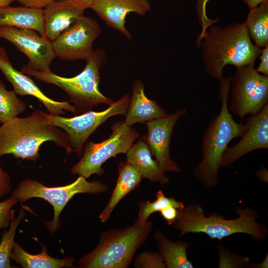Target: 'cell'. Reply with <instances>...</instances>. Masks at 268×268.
<instances>
[{
  "mask_svg": "<svg viewBox=\"0 0 268 268\" xmlns=\"http://www.w3.org/2000/svg\"><path fill=\"white\" fill-rule=\"evenodd\" d=\"M196 44L202 50L203 62L209 75L220 81L227 65L237 68L254 65L261 48L254 45L244 23L236 22L223 28L211 26Z\"/></svg>",
  "mask_w": 268,
  "mask_h": 268,
  "instance_id": "6da1fadb",
  "label": "cell"
},
{
  "mask_svg": "<svg viewBox=\"0 0 268 268\" xmlns=\"http://www.w3.org/2000/svg\"><path fill=\"white\" fill-rule=\"evenodd\" d=\"M52 141L65 149L67 154L73 152L67 134L62 129L48 123L45 112L33 111L27 117H16L0 127V157L12 154L21 160L34 162L39 158V148Z\"/></svg>",
  "mask_w": 268,
  "mask_h": 268,
  "instance_id": "7a4b0ae2",
  "label": "cell"
},
{
  "mask_svg": "<svg viewBox=\"0 0 268 268\" xmlns=\"http://www.w3.org/2000/svg\"><path fill=\"white\" fill-rule=\"evenodd\" d=\"M231 78L223 77L219 81L221 109L203 133L202 158L193 173L195 178L208 188L215 187L219 183L218 171L228 143L233 139L241 137L248 128L247 123L243 124L235 121L229 112L228 101Z\"/></svg>",
  "mask_w": 268,
  "mask_h": 268,
  "instance_id": "3957f363",
  "label": "cell"
},
{
  "mask_svg": "<svg viewBox=\"0 0 268 268\" xmlns=\"http://www.w3.org/2000/svg\"><path fill=\"white\" fill-rule=\"evenodd\" d=\"M238 217L226 219L215 213L206 216L203 207L198 203H193L179 209L177 220L172 225L180 231L179 236L189 233H203L212 239L221 240L236 233L250 235L254 240H265L268 229L264 224L257 222L259 215L256 210L249 207H236Z\"/></svg>",
  "mask_w": 268,
  "mask_h": 268,
  "instance_id": "277c9868",
  "label": "cell"
},
{
  "mask_svg": "<svg viewBox=\"0 0 268 268\" xmlns=\"http://www.w3.org/2000/svg\"><path fill=\"white\" fill-rule=\"evenodd\" d=\"M83 70L72 77L59 76L50 70L40 71L33 69L27 65L23 66L21 71L33 76L36 79L55 85L64 90L73 103L75 113H84L100 104L111 105L114 102L104 95L99 89L100 69L106 63V55L101 49L93 50L86 60Z\"/></svg>",
  "mask_w": 268,
  "mask_h": 268,
  "instance_id": "5b68a950",
  "label": "cell"
},
{
  "mask_svg": "<svg viewBox=\"0 0 268 268\" xmlns=\"http://www.w3.org/2000/svg\"><path fill=\"white\" fill-rule=\"evenodd\" d=\"M152 229V221L142 222L137 218L131 226L102 232L95 248L78 260L79 268H128Z\"/></svg>",
  "mask_w": 268,
  "mask_h": 268,
  "instance_id": "8992f818",
  "label": "cell"
},
{
  "mask_svg": "<svg viewBox=\"0 0 268 268\" xmlns=\"http://www.w3.org/2000/svg\"><path fill=\"white\" fill-rule=\"evenodd\" d=\"M108 186L100 181L89 182L81 176L72 183L63 186L48 187L39 181L25 179L13 192L18 202H24L30 199H42L50 203L54 209V217L45 223L46 227L53 234L60 228L59 216L67 202L78 194H97L104 193Z\"/></svg>",
  "mask_w": 268,
  "mask_h": 268,
  "instance_id": "52a82bcc",
  "label": "cell"
},
{
  "mask_svg": "<svg viewBox=\"0 0 268 268\" xmlns=\"http://www.w3.org/2000/svg\"><path fill=\"white\" fill-rule=\"evenodd\" d=\"M111 130L112 134L107 139L99 143L88 141L85 143L81 158L71 169L72 175H78L85 179L93 174L103 175L104 170L102 165L118 154H126L139 137V134L124 121L115 122Z\"/></svg>",
  "mask_w": 268,
  "mask_h": 268,
  "instance_id": "ba28073f",
  "label": "cell"
},
{
  "mask_svg": "<svg viewBox=\"0 0 268 268\" xmlns=\"http://www.w3.org/2000/svg\"><path fill=\"white\" fill-rule=\"evenodd\" d=\"M232 99L229 110L242 120L260 111L268 101V75L248 65L237 68L231 77Z\"/></svg>",
  "mask_w": 268,
  "mask_h": 268,
  "instance_id": "9c48e42d",
  "label": "cell"
},
{
  "mask_svg": "<svg viewBox=\"0 0 268 268\" xmlns=\"http://www.w3.org/2000/svg\"><path fill=\"white\" fill-rule=\"evenodd\" d=\"M129 97V94L126 93L102 111L90 110L71 118L45 113V115L49 124L62 129L67 134L73 152L79 155L83 152L87 139L100 126L111 117L126 114Z\"/></svg>",
  "mask_w": 268,
  "mask_h": 268,
  "instance_id": "30bf717a",
  "label": "cell"
},
{
  "mask_svg": "<svg viewBox=\"0 0 268 268\" xmlns=\"http://www.w3.org/2000/svg\"><path fill=\"white\" fill-rule=\"evenodd\" d=\"M101 32L95 19L80 16L52 42L56 56L70 61L86 60L91 55L93 43Z\"/></svg>",
  "mask_w": 268,
  "mask_h": 268,
  "instance_id": "8fae6325",
  "label": "cell"
},
{
  "mask_svg": "<svg viewBox=\"0 0 268 268\" xmlns=\"http://www.w3.org/2000/svg\"><path fill=\"white\" fill-rule=\"evenodd\" d=\"M0 38L7 40L26 56L29 61L26 65L36 70H50L51 64L57 57L52 42L34 30L0 27Z\"/></svg>",
  "mask_w": 268,
  "mask_h": 268,
  "instance_id": "7c38bea8",
  "label": "cell"
},
{
  "mask_svg": "<svg viewBox=\"0 0 268 268\" xmlns=\"http://www.w3.org/2000/svg\"><path fill=\"white\" fill-rule=\"evenodd\" d=\"M186 112V109H178L173 114H166L145 123L147 128L146 142L152 155L165 173L181 171L171 157L170 145L173 128L178 120Z\"/></svg>",
  "mask_w": 268,
  "mask_h": 268,
  "instance_id": "4fadbf2b",
  "label": "cell"
},
{
  "mask_svg": "<svg viewBox=\"0 0 268 268\" xmlns=\"http://www.w3.org/2000/svg\"><path fill=\"white\" fill-rule=\"evenodd\" d=\"M246 132L237 143L227 147L221 160V167H227L246 154L268 148V103L247 121Z\"/></svg>",
  "mask_w": 268,
  "mask_h": 268,
  "instance_id": "5bb4252c",
  "label": "cell"
},
{
  "mask_svg": "<svg viewBox=\"0 0 268 268\" xmlns=\"http://www.w3.org/2000/svg\"><path fill=\"white\" fill-rule=\"evenodd\" d=\"M0 70L12 84L17 94L35 97L44 105L50 114L62 116L65 114V110L75 113V108L69 102L57 101L48 97L28 76L16 69L12 66L6 50L0 46Z\"/></svg>",
  "mask_w": 268,
  "mask_h": 268,
  "instance_id": "9a60e30c",
  "label": "cell"
},
{
  "mask_svg": "<svg viewBox=\"0 0 268 268\" xmlns=\"http://www.w3.org/2000/svg\"><path fill=\"white\" fill-rule=\"evenodd\" d=\"M91 9L105 24L120 31L127 38H132L126 27V18L130 12L143 16L151 9L148 0H95Z\"/></svg>",
  "mask_w": 268,
  "mask_h": 268,
  "instance_id": "2e32d148",
  "label": "cell"
},
{
  "mask_svg": "<svg viewBox=\"0 0 268 268\" xmlns=\"http://www.w3.org/2000/svg\"><path fill=\"white\" fill-rule=\"evenodd\" d=\"M84 10L68 0H58L43 9L45 35L50 41L70 27Z\"/></svg>",
  "mask_w": 268,
  "mask_h": 268,
  "instance_id": "e0dca14e",
  "label": "cell"
},
{
  "mask_svg": "<svg viewBox=\"0 0 268 268\" xmlns=\"http://www.w3.org/2000/svg\"><path fill=\"white\" fill-rule=\"evenodd\" d=\"M144 90L143 82L137 79L133 83L132 94L129 97L124 121L129 126L138 123H146L166 115L164 110L155 101L151 100L146 96Z\"/></svg>",
  "mask_w": 268,
  "mask_h": 268,
  "instance_id": "ac0fdd59",
  "label": "cell"
},
{
  "mask_svg": "<svg viewBox=\"0 0 268 268\" xmlns=\"http://www.w3.org/2000/svg\"><path fill=\"white\" fill-rule=\"evenodd\" d=\"M126 155L127 162L135 169L143 178L161 185L169 182L165 173L161 169L156 160L152 158L145 136H143L133 144Z\"/></svg>",
  "mask_w": 268,
  "mask_h": 268,
  "instance_id": "d6986e66",
  "label": "cell"
},
{
  "mask_svg": "<svg viewBox=\"0 0 268 268\" xmlns=\"http://www.w3.org/2000/svg\"><path fill=\"white\" fill-rule=\"evenodd\" d=\"M3 26L32 29L45 36L43 9L10 5L0 8V27Z\"/></svg>",
  "mask_w": 268,
  "mask_h": 268,
  "instance_id": "ffe728a7",
  "label": "cell"
},
{
  "mask_svg": "<svg viewBox=\"0 0 268 268\" xmlns=\"http://www.w3.org/2000/svg\"><path fill=\"white\" fill-rule=\"evenodd\" d=\"M143 177L128 163L119 162L118 177L109 201L99 216L101 221H107L120 201L128 193L138 187Z\"/></svg>",
  "mask_w": 268,
  "mask_h": 268,
  "instance_id": "44dd1931",
  "label": "cell"
},
{
  "mask_svg": "<svg viewBox=\"0 0 268 268\" xmlns=\"http://www.w3.org/2000/svg\"><path fill=\"white\" fill-rule=\"evenodd\" d=\"M42 251L33 255L26 252L16 242L11 250L10 258L24 268H73L74 259L72 257L63 259L54 258L47 253L46 247L41 244Z\"/></svg>",
  "mask_w": 268,
  "mask_h": 268,
  "instance_id": "7402d4cb",
  "label": "cell"
},
{
  "mask_svg": "<svg viewBox=\"0 0 268 268\" xmlns=\"http://www.w3.org/2000/svg\"><path fill=\"white\" fill-rule=\"evenodd\" d=\"M158 253L167 268H193L191 261L188 260L187 249L190 243L183 241L172 242L159 230L154 234Z\"/></svg>",
  "mask_w": 268,
  "mask_h": 268,
  "instance_id": "603a6c76",
  "label": "cell"
},
{
  "mask_svg": "<svg viewBox=\"0 0 268 268\" xmlns=\"http://www.w3.org/2000/svg\"><path fill=\"white\" fill-rule=\"evenodd\" d=\"M255 45L261 48L268 46V1L251 8L244 22Z\"/></svg>",
  "mask_w": 268,
  "mask_h": 268,
  "instance_id": "cb8c5ba5",
  "label": "cell"
},
{
  "mask_svg": "<svg viewBox=\"0 0 268 268\" xmlns=\"http://www.w3.org/2000/svg\"><path fill=\"white\" fill-rule=\"evenodd\" d=\"M26 108V103L17 97L16 93L7 90L0 80V124L17 117Z\"/></svg>",
  "mask_w": 268,
  "mask_h": 268,
  "instance_id": "d4e9b609",
  "label": "cell"
},
{
  "mask_svg": "<svg viewBox=\"0 0 268 268\" xmlns=\"http://www.w3.org/2000/svg\"><path fill=\"white\" fill-rule=\"evenodd\" d=\"M25 215V212L23 208L19 210L16 217L14 212L8 229L3 232L0 241V268H13L10 261V252L15 242L16 229Z\"/></svg>",
  "mask_w": 268,
  "mask_h": 268,
  "instance_id": "484cf974",
  "label": "cell"
},
{
  "mask_svg": "<svg viewBox=\"0 0 268 268\" xmlns=\"http://www.w3.org/2000/svg\"><path fill=\"white\" fill-rule=\"evenodd\" d=\"M167 206H172L180 209H182L185 207L183 202L179 201L173 198L166 197L163 191L160 190L156 194L155 201L152 202L145 201L139 202L137 218L142 222H145L153 213L159 212L163 208Z\"/></svg>",
  "mask_w": 268,
  "mask_h": 268,
  "instance_id": "4316f807",
  "label": "cell"
},
{
  "mask_svg": "<svg viewBox=\"0 0 268 268\" xmlns=\"http://www.w3.org/2000/svg\"><path fill=\"white\" fill-rule=\"evenodd\" d=\"M219 268H242L248 267L250 259L247 256H242L232 252L228 248L218 246Z\"/></svg>",
  "mask_w": 268,
  "mask_h": 268,
  "instance_id": "83f0119b",
  "label": "cell"
},
{
  "mask_svg": "<svg viewBox=\"0 0 268 268\" xmlns=\"http://www.w3.org/2000/svg\"><path fill=\"white\" fill-rule=\"evenodd\" d=\"M134 267L138 268H165L158 252L145 251L139 254L134 261Z\"/></svg>",
  "mask_w": 268,
  "mask_h": 268,
  "instance_id": "f1b7e54d",
  "label": "cell"
},
{
  "mask_svg": "<svg viewBox=\"0 0 268 268\" xmlns=\"http://www.w3.org/2000/svg\"><path fill=\"white\" fill-rule=\"evenodd\" d=\"M17 202L18 201L13 194L0 202V231L9 226L14 212L12 208Z\"/></svg>",
  "mask_w": 268,
  "mask_h": 268,
  "instance_id": "f546056e",
  "label": "cell"
},
{
  "mask_svg": "<svg viewBox=\"0 0 268 268\" xmlns=\"http://www.w3.org/2000/svg\"><path fill=\"white\" fill-rule=\"evenodd\" d=\"M208 0H197L196 9L200 25L204 26L211 22L206 14V4Z\"/></svg>",
  "mask_w": 268,
  "mask_h": 268,
  "instance_id": "4dcf8cb0",
  "label": "cell"
},
{
  "mask_svg": "<svg viewBox=\"0 0 268 268\" xmlns=\"http://www.w3.org/2000/svg\"><path fill=\"white\" fill-rule=\"evenodd\" d=\"M12 190L9 175L0 167V199L9 193Z\"/></svg>",
  "mask_w": 268,
  "mask_h": 268,
  "instance_id": "1f68e13d",
  "label": "cell"
},
{
  "mask_svg": "<svg viewBox=\"0 0 268 268\" xmlns=\"http://www.w3.org/2000/svg\"><path fill=\"white\" fill-rule=\"evenodd\" d=\"M179 209L172 206H167L159 212L168 225H173L178 217Z\"/></svg>",
  "mask_w": 268,
  "mask_h": 268,
  "instance_id": "d6a6232c",
  "label": "cell"
},
{
  "mask_svg": "<svg viewBox=\"0 0 268 268\" xmlns=\"http://www.w3.org/2000/svg\"><path fill=\"white\" fill-rule=\"evenodd\" d=\"M23 6L36 9H44L50 3L58 0H14Z\"/></svg>",
  "mask_w": 268,
  "mask_h": 268,
  "instance_id": "836d02e7",
  "label": "cell"
},
{
  "mask_svg": "<svg viewBox=\"0 0 268 268\" xmlns=\"http://www.w3.org/2000/svg\"><path fill=\"white\" fill-rule=\"evenodd\" d=\"M264 48L261 51V63L256 70L258 72L263 73V75H268V46Z\"/></svg>",
  "mask_w": 268,
  "mask_h": 268,
  "instance_id": "e575fe53",
  "label": "cell"
},
{
  "mask_svg": "<svg viewBox=\"0 0 268 268\" xmlns=\"http://www.w3.org/2000/svg\"><path fill=\"white\" fill-rule=\"evenodd\" d=\"M79 8L84 10L91 8L95 0H68Z\"/></svg>",
  "mask_w": 268,
  "mask_h": 268,
  "instance_id": "d590c367",
  "label": "cell"
},
{
  "mask_svg": "<svg viewBox=\"0 0 268 268\" xmlns=\"http://www.w3.org/2000/svg\"><path fill=\"white\" fill-rule=\"evenodd\" d=\"M255 176L258 177L261 181L268 182V171L264 166L262 167L260 169L257 171Z\"/></svg>",
  "mask_w": 268,
  "mask_h": 268,
  "instance_id": "8d00e7d4",
  "label": "cell"
},
{
  "mask_svg": "<svg viewBox=\"0 0 268 268\" xmlns=\"http://www.w3.org/2000/svg\"><path fill=\"white\" fill-rule=\"evenodd\" d=\"M247 268H268V255L267 254L264 260L260 263H249Z\"/></svg>",
  "mask_w": 268,
  "mask_h": 268,
  "instance_id": "74e56055",
  "label": "cell"
},
{
  "mask_svg": "<svg viewBox=\"0 0 268 268\" xmlns=\"http://www.w3.org/2000/svg\"><path fill=\"white\" fill-rule=\"evenodd\" d=\"M14 0H0V8L9 5Z\"/></svg>",
  "mask_w": 268,
  "mask_h": 268,
  "instance_id": "f35d334b",
  "label": "cell"
}]
</instances>
